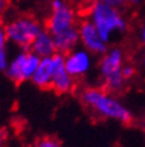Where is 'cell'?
<instances>
[{
	"label": "cell",
	"mask_w": 145,
	"mask_h": 147,
	"mask_svg": "<svg viewBox=\"0 0 145 147\" xmlns=\"http://www.w3.org/2000/svg\"><path fill=\"white\" fill-rule=\"evenodd\" d=\"M81 99L86 107L100 117L119 121L122 124H128L132 121L131 111L105 90L86 89L81 94Z\"/></svg>",
	"instance_id": "obj_1"
},
{
	"label": "cell",
	"mask_w": 145,
	"mask_h": 147,
	"mask_svg": "<svg viewBox=\"0 0 145 147\" xmlns=\"http://www.w3.org/2000/svg\"><path fill=\"white\" fill-rule=\"evenodd\" d=\"M87 16L106 43L110 42L115 34H124L128 28L127 20L120 10L101 1L94 4L87 11Z\"/></svg>",
	"instance_id": "obj_2"
},
{
	"label": "cell",
	"mask_w": 145,
	"mask_h": 147,
	"mask_svg": "<svg viewBox=\"0 0 145 147\" xmlns=\"http://www.w3.org/2000/svg\"><path fill=\"white\" fill-rule=\"evenodd\" d=\"M124 68V51L114 47L102 55L99 63L100 74L105 83V91L118 92L124 89L126 79L122 74Z\"/></svg>",
	"instance_id": "obj_3"
},
{
	"label": "cell",
	"mask_w": 145,
	"mask_h": 147,
	"mask_svg": "<svg viewBox=\"0 0 145 147\" xmlns=\"http://www.w3.org/2000/svg\"><path fill=\"white\" fill-rule=\"evenodd\" d=\"M43 29L42 24L32 16H19L4 26L7 40L21 50H30L32 42Z\"/></svg>",
	"instance_id": "obj_4"
},
{
	"label": "cell",
	"mask_w": 145,
	"mask_h": 147,
	"mask_svg": "<svg viewBox=\"0 0 145 147\" xmlns=\"http://www.w3.org/2000/svg\"><path fill=\"white\" fill-rule=\"evenodd\" d=\"M76 11L66 0H51L50 13L45 20V29L51 34L57 35L76 26Z\"/></svg>",
	"instance_id": "obj_5"
},
{
	"label": "cell",
	"mask_w": 145,
	"mask_h": 147,
	"mask_svg": "<svg viewBox=\"0 0 145 147\" xmlns=\"http://www.w3.org/2000/svg\"><path fill=\"white\" fill-rule=\"evenodd\" d=\"M41 57L31 50H21L9 63L6 74L12 82L20 84L31 79L39 66Z\"/></svg>",
	"instance_id": "obj_6"
},
{
	"label": "cell",
	"mask_w": 145,
	"mask_h": 147,
	"mask_svg": "<svg viewBox=\"0 0 145 147\" xmlns=\"http://www.w3.org/2000/svg\"><path fill=\"white\" fill-rule=\"evenodd\" d=\"M77 30L80 35V42L90 54L104 55L108 50L107 43L101 38L96 28L88 18L80 22V24L77 25Z\"/></svg>",
	"instance_id": "obj_7"
},
{
	"label": "cell",
	"mask_w": 145,
	"mask_h": 147,
	"mask_svg": "<svg viewBox=\"0 0 145 147\" xmlns=\"http://www.w3.org/2000/svg\"><path fill=\"white\" fill-rule=\"evenodd\" d=\"M54 59V72L51 78V89L57 94L69 93L74 87V78L66 69V55L56 53L53 55Z\"/></svg>",
	"instance_id": "obj_8"
},
{
	"label": "cell",
	"mask_w": 145,
	"mask_h": 147,
	"mask_svg": "<svg viewBox=\"0 0 145 147\" xmlns=\"http://www.w3.org/2000/svg\"><path fill=\"white\" fill-rule=\"evenodd\" d=\"M66 69L72 78L81 77L90 69L92 57L86 49H74L66 55Z\"/></svg>",
	"instance_id": "obj_9"
},
{
	"label": "cell",
	"mask_w": 145,
	"mask_h": 147,
	"mask_svg": "<svg viewBox=\"0 0 145 147\" xmlns=\"http://www.w3.org/2000/svg\"><path fill=\"white\" fill-rule=\"evenodd\" d=\"M54 72L53 56L42 57L39 66L33 73L31 82L39 89H51V78Z\"/></svg>",
	"instance_id": "obj_10"
},
{
	"label": "cell",
	"mask_w": 145,
	"mask_h": 147,
	"mask_svg": "<svg viewBox=\"0 0 145 147\" xmlns=\"http://www.w3.org/2000/svg\"><path fill=\"white\" fill-rule=\"evenodd\" d=\"M30 50L32 53H35L36 55H38L41 59L53 56L54 54L57 53L55 41H54V36L44 28L38 34L37 37L35 38V41L32 42Z\"/></svg>",
	"instance_id": "obj_11"
},
{
	"label": "cell",
	"mask_w": 145,
	"mask_h": 147,
	"mask_svg": "<svg viewBox=\"0 0 145 147\" xmlns=\"http://www.w3.org/2000/svg\"><path fill=\"white\" fill-rule=\"evenodd\" d=\"M54 41L57 53H61L67 55L68 53L72 51L77 46V43L80 42V35L77 26H74L71 29L63 31L61 34L54 35Z\"/></svg>",
	"instance_id": "obj_12"
},
{
	"label": "cell",
	"mask_w": 145,
	"mask_h": 147,
	"mask_svg": "<svg viewBox=\"0 0 145 147\" xmlns=\"http://www.w3.org/2000/svg\"><path fill=\"white\" fill-rule=\"evenodd\" d=\"M7 36L4 28H0V71L6 72L9 67V57H7Z\"/></svg>",
	"instance_id": "obj_13"
},
{
	"label": "cell",
	"mask_w": 145,
	"mask_h": 147,
	"mask_svg": "<svg viewBox=\"0 0 145 147\" xmlns=\"http://www.w3.org/2000/svg\"><path fill=\"white\" fill-rule=\"evenodd\" d=\"M35 147H62L61 141L54 136H42L37 139Z\"/></svg>",
	"instance_id": "obj_14"
},
{
	"label": "cell",
	"mask_w": 145,
	"mask_h": 147,
	"mask_svg": "<svg viewBox=\"0 0 145 147\" xmlns=\"http://www.w3.org/2000/svg\"><path fill=\"white\" fill-rule=\"evenodd\" d=\"M99 1L104 3L108 6H112V7H114V9H118L120 11L128 5L127 0H99Z\"/></svg>",
	"instance_id": "obj_15"
},
{
	"label": "cell",
	"mask_w": 145,
	"mask_h": 147,
	"mask_svg": "<svg viewBox=\"0 0 145 147\" xmlns=\"http://www.w3.org/2000/svg\"><path fill=\"white\" fill-rule=\"evenodd\" d=\"M134 73H136V69H134L133 66H131V65H124V68H122V74H124V78L126 80L131 79L134 76Z\"/></svg>",
	"instance_id": "obj_16"
},
{
	"label": "cell",
	"mask_w": 145,
	"mask_h": 147,
	"mask_svg": "<svg viewBox=\"0 0 145 147\" xmlns=\"http://www.w3.org/2000/svg\"><path fill=\"white\" fill-rule=\"evenodd\" d=\"M75 1L78 4L80 7H82V9L86 10V12H87L94 4H96L99 0H75Z\"/></svg>",
	"instance_id": "obj_17"
},
{
	"label": "cell",
	"mask_w": 145,
	"mask_h": 147,
	"mask_svg": "<svg viewBox=\"0 0 145 147\" xmlns=\"http://www.w3.org/2000/svg\"><path fill=\"white\" fill-rule=\"evenodd\" d=\"M140 41L145 46V19H144V23L142 25V29H140Z\"/></svg>",
	"instance_id": "obj_18"
},
{
	"label": "cell",
	"mask_w": 145,
	"mask_h": 147,
	"mask_svg": "<svg viewBox=\"0 0 145 147\" xmlns=\"http://www.w3.org/2000/svg\"><path fill=\"white\" fill-rule=\"evenodd\" d=\"M6 6H7V0H0V14L6 10Z\"/></svg>",
	"instance_id": "obj_19"
},
{
	"label": "cell",
	"mask_w": 145,
	"mask_h": 147,
	"mask_svg": "<svg viewBox=\"0 0 145 147\" xmlns=\"http://www.w3.org/2000/svg\"><path fill=\"white\" fill-rule=\"evenodd\" d=\"M128 1V5H132V6H137V5H139L143 0H127Z\"/></svg>",
	"instance_id": "obj_20"
},
{
	"label": "cell",
	"mask_w": 145,
	"mask_h": 147,
	"mask_svg": "<svg viewBox=\"0 0 145 147\" xmlns=\"http://www.w3.org/2000/svg\"><path fill=\"white\" fill-rule=\"evenodd\" d=\"M16 1L19 4H31V3L36 1V0H16Z\"/></svg>",
	"instance_id": "obj_21"
},
{
	"label": "cell",
	"mask_w": 145,
	"mask_h": 147,
	"mask_svg": "<svg viewBox=\"0 0 145 147\" xmlns=\"http://www.w3.org/2000/svg\"><path fill=\"white\" fill-rule=\"evenodd\" d=\"M142 63H143V67L145 68V48H144V53H143V56H142Z\"/></svg>",
	"instance_id": "obj_22"
},
{
	"label": "cell",
	"mask_w": 145,
	"mask_h": 147,
	"mask_svg": "<svg viewBox=\"0 0 145 147\" xmlns=\"http://www.w3.org/2000/svg\"><path fill=\"white\" fill-rule=\"evenodd\" d=\"M0 147H1V141H0Z\"/></svg>",
	"instance_id": "obj_23"
}]
</instances>
